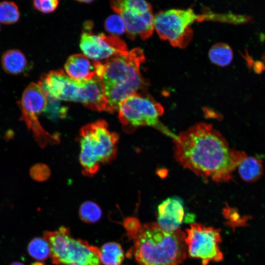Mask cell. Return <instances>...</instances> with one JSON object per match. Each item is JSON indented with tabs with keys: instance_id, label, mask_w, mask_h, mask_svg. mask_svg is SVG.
<instances>
[{
	"instance_id": "obj_1",
	"label": "cell",
	"mask_w": 265,
	"mask_h": 265,
	"mask_svg": "<svg viewBox=\"0 0 265 265\" xmlns=\"http://www.w3.org/2000/svg\"><path fill=\"white\" fill-rule=\"evenodd\" d=\"M177 161L197 175L216 182L232 179L234 171L247 156L231 149L212 125L196 124L173 139Z\"/></svg>"
},
{
	"instance_id": "obj_2",
	"label": "cell",
	"mask_w": 265,
	"mask_h": 265,
	"mask_svg": "<svg viewBox=\"0 0 265 265\" xmlns=\"http://www.w3.org/2000/svg\"><path fill=\"white\" fill-rule=\"evenodd\" d=\"M127 235L133 243L128 254L138 265H180L187 257L186 233L180 228L169 232L150 222Z\"/></svg>"
},
{
	"instance_id": "obj_3",
	"label": "cell",
	"mask_w": 265,
	"mask_h": 265,
	"mask_svg": "<svg viewBox=\"0 0 265 265\" xmlns=\"http://www.w3.org/2000/svg\"><path fill=\"white\" fill-rule=\"evenodd\" d=\"M145 60L143 51L135 48L102 62L100 79L112 112L118 110L123 99L144 85L140 69Z\"/></svg>"
},
{
	"instance_id": "obj_4",
	"label": "cell",
	"mask_w": 265,
	"mask_h": 265,
	"mask_svg": "<svg viewBox=\"0 0 265 265\" xmlns=\"http://www.w3.org/2000/svg\"><path fill=\"white\" fill-rule=\"evenodd\" d=\"M38 84L49 97L58 100L80 102L97 111L112 112L101 80H79L62 70L43 74Z\"/></svg>"
},
{
	"instance_id": "obj_5",
	"label": "cell",
	"mask_w": 265,
	"mask_h": 265,
	"mask_svg": "<svg viewBox=\"0 0 265 265\" xmlns=\"http://www.w3.org/2000/svg\"><path fill=\"white\" fill-rule=\"evenodd\" d=\"M118 135L109 130L103 120L83 126L80 132L79 161L82 173L92 176L101 164L108 163L117 155Z\"/></svg>"
},
{
	"instance_id": "obj_6",
	"label": "cell",
	"mask_w": 265,
	"mask_h": 265,
	"mask_svg": "<svg viewBox=\"0 0 265 265\" xmlns=\"http://www.w3.org/2000/svg\"><path fill=\"white\" fill-rule=\"evenodd\" d=\"M44 238L51 248L50 258L55 265H103L99 248L73 237L64 226L54 231H46Z\"/></svg>"
},
{
	"instance_id": "obj_7",
	"label": "cell",
	"mask_w": 265,
	"mask_h": 265,
	"mask_svg": "<svg viewBox=\"0 0 265 265\" xmlns=\"http://www.w3.org/2000/svg\"><path fill=\"white\" fill-rule=\"evenodd\" d=\"M118 118L127 132L141 126L157 128L175 139L176 135L169 132L159 122L164 109L152 98L140 93H134L123 99L119 104Z\"/></svg>"
},
{
	"instance_id": "obj_8",
	"label": "cell",
	"mask_w": 265,
	"mask_h": 265,
	"mask_svg": "<svg viewBox=\"0 0 265 265\" xmlns=\"http://www.w3.org/2000/svg\"><path fill=\"white\" fill-rule=\"evenodd\" d=\"M205 17L195 14L191 8L161 11L155 15L154 29L162 40L174 47L184 48L192 38L191 25Z\"/></svg>"
},
{
	"instance_id": "obj_9",
	"label": "cell",
	"mask_w": 265,
	"mask_h": 265,
	"mask_svg": "<svg viewBox=\"0 0 265 265\" xmlns=\"http://www.w3.org/2000/svg\"><path fill=\"white\" fill-rule=\"evenodd\" d=\"M110 5L124 20L129 38L138 37L144 40L152 36L155 15L152 5L146 0H110Z\"/></svg>"
},
{
	"instance_id": "obj_10",
	"label": "cell",
	"mask_w": 265,
	"mask_h": 265,
	"mask_svg": "<svg viewBox=\"0 0 265 265\" xmlns=\"http://www.w3.org/2000/svg\"><path fill=\"white\" fill-rule=\"evenodd\" d=\"M185 241L187 255L201 260L202 265L219 262L223 259L219 246L221 242L220 229L192 223L186 230Z\"/></svg>"
},
{
	"instance_id": "obj_11",
	"label": "cell",
	"mask_w": 265,
	"mask_h": 265,
	"mask_svg": "<svg viewBox=\"0 0 265 265\" xmlns=\"http://www.w3.org/2000/svg\"><path fill=\"white\" fill-rule=\"evenodd\" d=\"M92 26L91 22L86 23L80 44L84 55L88 58L99 61L128 51L125 43L117 36L93 34L91 31Z\"/></svg>"
},
{
	"instance_id": "obj_12",
	"label": "cell",
	"mask_w": 265,
	"mask_h": 265,
	"mask_svg": "<svg viewBox=\"0 0 265 265\" xmlns=\"http://www.w3.org/2000/svg\"><path fill=\"white\" fill-rule=\"evenodd\" d=\"M17 104L22 111L20 120L26 123L27 128L32 132L41 128L37 117L45 110L48 98L41 86L38 83H30L24 90Z\"/></svg>"
},
{
	"instance_id": "obj_13",
	"label": "cell",
	"mask_w": 265,
	"mask_h": 265,
	"mask_svg": "<svg viewBox=\"0 0 265 265\" xmlns=\"http://www.w3.org/2000/svg\"><path fill=\"white\" fill-rule=\"evenodd\" d=\"M184 216V209L181 200L176 198H168L158 207L157 223L166 231H175L180 228Z\"/></svg>"
},
{
	"instance_id": "obj_14",
	"label": "cell",
	"mask_w": 265,
	"mask_h": 265,
	"mask_svg": "<svg viewBox=\"0 0 265 265\" xmlns=\"http://www.w3.org/2000/svg\"><path fill=\"white\" fill-rule=\"evenodd\" d=\"M98 64V61L91 62L84 54H74L70 56L66 62L64 66L65 73L71 78L79 80L99 79Z\"/></svg>"
},
{
	"instance_id": "obj_15",
	"label": "cell",
	"mask_w": 265,
	"mask_h": 265,
	"mask_svg": "<svg viewBox=\"0 0 265 265\" xmlns=\"http://www.w3.org/2000/svg\"><path fill=\"white\" fill-rule=\"evenodd\" d=\"M27 60L24 54L16 49L6 51L1 57V64L7 74L17 75L23 73L27 66Z\"/></svg>"
},
{
	"instance_id": "obj_16",
	"label": "cell",
	"mask_w": 265,
	"mask_h": 265,
	"mask_svg": "<svg viewBox=\"0 0 265 265\" xmlns=\"http://www.w3.org/2000/svg\"><path fill=\"white\" fill-rule=\"evenodd\" d=\"M238 167L240 178L246 182H255L263 174L262 161L254 157L246 156L239 163Z\"/></svg>"
},
{
	"instance_id": "obj_17",
	"label": "cell",
	"mask_w": 265,
	"mask_h": 265,
	"mask_svg": "<svg viewBox=\"0 0 265 265\" xmlns=\"http://www.w3.org/2000/svg\"><path fill=\"white\" fill-rule=\"evenodd\" d=\"M99 256L103 265H121L125 255L121 245L116 242H108L99 248Z\"/></svg>"
},
{
	"instance_id": "obj_18",
	"label": "cell",
	"mask_w": 265,
	"mask_h": 265,
	"mask_svg": "<svg viewBox=\"0 0 265 265\" xmlns=\"http://www.w3.org/2000/svg\"><path fill=\"white\" fill-rule=\"evenodd\" d=\"M208 55L213 64L222 67L230 65L234 57L232 48L224 43H218L213 45L210 48Z\"/></svg>"
},
{
	"instance_id": "obj_19",
	"label": "cell",
	"mask_w": 265,
	"mask_h": 265,
	"mask_svg": "<svg viewBox=\"0 0 265 265\" xmlns=\"http://www.w3.org/2000/svg\"><path fill=\"white\" fill-rule=\"evenodd\" d=\"M28 254L33 259L38 261H44L50 257L51 248L48 241L41 238H35L28 243L27 246Z\"/></svg>"
},
{
	"instance_id": "obj_20",
	"label": "cell",
	"mask_w": 265,
	"mask_h": 265,
	"mask_svg": "<svg viewBox=\"0 0 265 265\" xmlns=\"http://www.w3.org/2000/svg\"><path fill=\"white\" fill-rule=\"evenodd\" d=\"M79 214L80 219L83 222L86 223H93L101 219L102 211L96 203L87 201L80 205Z\"/></svg>"
},
{
	"instance_id": "obj_21",
	"label": "cell",
	"mask_w": 265,
	"mask_h": 265,
	"mask_svg": "<svg viewBox=\"0 0 265 265\" xmlns=\"http://www.w3.org/2000/svg\"><path fill=\"white\" fill-rule=\"evenodd\" d=\"M20 18L19 9L15 2L8 0L0 2V23L5 25L14 24Z\"/></svg>"
},
{
	"instance_id": "obj_22",
	"label": "cell",
	"mask_w": 265,
	"mask_h": 265,
	"mask_svg": "<svg viewBox=\"0 0 265 265\" xmlns=\"http://www.w3.org/2000/svg\"><path fill=\"white\" fill-rule=\"evenodd\" d=\"M104 26L106 31L113 36L122 35L126 31L124 20L120 15L116 13L109 16L106 19Z\"/></svg>"
},
{
	"instance_id": "obj_23",
	"label": "cell",
	"mask_w": 265,
	"mask_h": 265,
	"mask_svg": "<svg viewBox=\"0 0 265 265\" xmlns=\"http://www.w3.org/2000/svg\"><path fill=\"white\" fill-rule=\"evenodd\" d=\"M47 107L44 111L46 116L51 120L64 118L67 114V108L61 106L59 100L49 97Z\"/></svg>"
},
{
	"instance_id": "obj_24",
	"label": "cell",
	"mask_w": 265,
	"mask_h": 265,
	"mask_svg": "<svg viewBox=\"0 0 265 265\" xmlns=\"http://www.w3.org/2000/svg\"><path fill=\"white\" fill-rule=\"evenodd\" d=\"M59 0H33V6L36 10L44 13L53 12L57 8Z\"/></svg>"
},
{
	"instance_id": "obj_25",
	"label": "cell",
	"mask_w": 265,
	"mask_h": 265,
	"mask_svg": "<svg viewBox=\"0 0 265 265\" xmlns=\"http://www.w3.org/2000/svg\"><path fill=\"white\" fill-rule=\"evenodd\" d=\"M29 174L33 180L38 182H43L46 180L50 176V170L46 165L37 163L31 167Z\"/></svg>"
},
{
	"instance_id": "obj_26",
	"label": "cell",
	"mask_w": 265,
	"mask_h": 265,
	"mask_svg": "<svg viewBox=\"0 0 265 265\" xmlns=\"http://www.w3.org/2000/svg\"><path fill=\"white\" fill-rule=\"evenodd\" d=\"M253 69L255 74H261L265 71V64L262 61H256L253 66Z\"/></svg>"
},
{
	"instance_id": "obj_27",
	"label": "cell",
	"mask_w": 265,
	"mask_h": 265,
	"mask_svg": "<svg viewBox=\"0 0 265 265\" xmlns=\"http://www.w3.org/2000/svg\"><path fill=\"white\" fill-rule=\"evenodd\" d=\"M245 55H243L244 58L246 61V64L249 69H251L253 67L255 61L253 58L249 54L247 49L245 50Z\"/></svg>"
},
{
	"instance_id": "obj_28",
	"label": "cell",
	"mask_w": 265,
	"mask_h": 265,
	"mask_svg": "<svg viewBox=\"0 0 265 265\" xmlns=\"http://www.w3.org/2000/svg\"><path fill=\"white\" fill-rule=\"evenodd\" d=\"M75 0L80 2L89 3L93 2L94 1L96 0Z\"/></svg>"
},
{
	"instance_id": "obj_29",
	"label": "cell",
	"mask_w": 265,
	"mask_h": 265,
	"mask_svg": "<svg viewBox=\"0 0 265 265\" xmlns=\"http://www.w3.org/2000/svg\"><path fill=\"white\" fill-rule=\"evenodd\" d=\"M10 265H25L20 262H15L11 263Z\"/></svg>"
},
{
	"instance_id": "obj_30",
	"label": "cell",
	"mask_w": 265,
	"mask_h": 265,
	"mask_svg": "<svg viewBox=\"0 0 265 265\" xmlns=\"http://www.w3.org/2000/svg\"><path fill=\"white\" fill-rule=\"evenodd\" d=\"M262 61L265 64V53H264L262 57Z\"/></svg>"
}]
</instances>
